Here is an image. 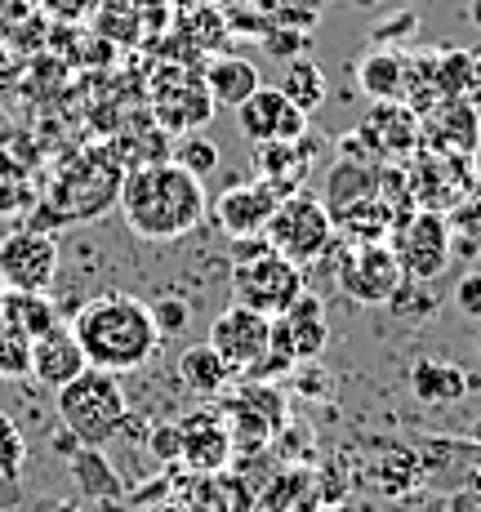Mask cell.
<instances>
[{
  "mask_svg": "<svg viewBox=\"0 0 481 512\" xmlns=\"http://www.w3.org/2000/svg\"><path fill=\"white\" fill-rule=\"evenodd\" d=\"M116 201H121V219L130 223V232L156 245L188 236L205 219V205H210L201 179H192L170 156H161V161H134L121 174Z\"/></svg>",
  "mask_w": 481,
  "mask_h": 512,
  "instance_id": "1",
  "label": "cell"
},
{
  "mask_svg": "<svg viewBox=\"0 0 481 512\" xmlns=\"http://www.w3.org/2000/svg\"><path fill=\"white\" fill-rule=\"evenodd\" d=\"M67 330L76 334L85 352V366L107 370V374H130L147 366L161 348V334L152 326V308L134 294H103V299H90Z\"/></svg>",
  "mask_w": 481,
  "mask_h": 512,
  "instance_id": "2",
  "label": "cell"
},
{
  "mask_svg": "<svg viewBox=\"0 0 481 512\" xmlns=\"http://www.w3.org/2000/svg\"><path fill=\"white\" fill-rule=\"evenodd\" d=\"M54 406H58V423L90 450L112 446L125 432V419H130L121 374H107L94 366H85L72 383H63L54 392Z\"/></svg>",
  "mask_w": 481,
  "mask_h": 512,
  "instance_id": "3",
  "label": "cell"
},
{
  "mask_svg": "<svg viewBox=\"0 0 481 512\" xmlns=\"http://www.w3.org/2000/svg\"><path fill=\"white\" fill-rule=\"evenodd\" d=\"M263 241H268L281 259L308 268V263L330 254V245H335V223H330L326 205H321L317 196L294 192L272 210L268 228H263Z\"/></svg>",
  "mask_w": 481,
  "mask_h": 512,
  "instance_id": "4",
  "label": "cell"
},
{
  "mask_svg": "<svg viewBox=\"0 0 481 512\" xmlns=\"http://www.w3.org/2000/svg\"><path fill=\"white\" fill-rule=\"evenodd\" d=\"M303 290H308L303 268L290 259H281L272 245L259 254H250V259L232 263V303L263 312V317H281Z\"/></svg>",
  "mask_w": 481,
  "mask_h": 512,
  "instance_id": "5",
  "label": "cell"
},
{
  "mask_svg": "<svg viewBox=\"0 0 481 512\" xmlns=\"http://www.w3.org/2000/svg\"><path fill=\"white\" fill-rule=\"evenodd\" d=\"M210 343L214 352L223 357L237 379H254L268 361V348H272V317L254 308H241V303H228L219 317L210 321Z\"/></svg>",
  "mask_w": 481,
  "mask_h": 512,
  "instance_id": "6",
  "label": "cell"
},
{
  "mask_svg": "<svg viewBox=\"0 0 481 512\" xmlns=\"http://www.w3.org/2000/svg\"><path fill=\"white\" fill-rule=\"evenodd\" d=\"M388 241H392V254H397L406 281L433 285L450 263V223L437 210H410L392 228Z\"/></svg>",
  "mask_w": 481,
  "mask_h": 512,
  "instance_id": "7",
  "label": "cell"
},
{
  "mask_svg": "<svg viewBox=\"0 0 481 512\" xmlns=\"http://www.w3.org/2000/svg\"><path fill=\"white\" fill-rule=\"evenodd\" d=\"M401 263L392 254L388 241H370V245H348L339 259V290L348 294L361 308H384V303L397 294Z\"/></svg>",
  "mask_w": 481,
  "mask_h": 512,
  "instance_id": "8",
  "label": "cell"
},
{
  "mask_svg": "<svg viewBox=\"0 0 481 512\" xmlns=\"http://www.w3.org/2000/svg\"><path fill=\"white\" fill-rule=\"evenodd\" d=\"M58 277V236L41 228H23L0 236V290L45 294Z\"/></svg>",
  "mask_w": 481,
  "mask_h": 512,
  "instance_id": "9",
  "label": "cell"
},
{
  "mask_svg": "<svg viewBox=\"0 0 481 512\" xmlns=\"http://www.w3.org/2000/svg\"><path fill=\"white\" fill-rule=\"evenodd\" d=\"M237 112V130L245 134L250 143H294L308 134V116L290 103L277 85H259L245 103L232 107Z\"/></svg>",
  "mask_w": 481,
  "mask_h": 512,
  "instance_id": "10",
  "label": "cell"
},
{
  "mask_svg": "<svg viewBox=\"0 0 481 512\" xmlns=\"http://www.w3.org/2000/svg\"><path fill=\"white\" fill-rule=\"evenodd\" d=\"M281 201H286V196H281L268 179H259V183H237L223 196H214V201L205 205V214H210L214 228H219L223 236L237 241V236H263L272 210H277Z\"/></svg>",
  "mask_w": 481,
  "mask_h": 512,
  "instance_id": "11",
  "label": "cell"
},
{
  "mask_svg": "<svg viewBox=\"0 0 481 512\" xmlns=\"http://www.w3.org/2000/svg\"><path fill=\"white\" fill-rule=\"evenodd\" d=\"M228 410H232L228 419L232 446H245V450L263 446L286 423V397H281L277 383H263V379H245Z\"/></svg>",
  "mask_w": 481,
  "mask_h": 512,
  "instance_id": "12",
  "label": "cell"
},
{
  "mask_svg": "<svg viewBox=\"0 0 481 512\" xmlns=\"http://www.w3.org/2000/svg\"><path fill=\"white\" fill-rule=\"evenodd\" d=\"M152 103H156V116H161L170 130H196V125H205L214 112L210 94H205V81L179 72V67H170V72H161L152 81Z\"/></svg>",
  "mask_w": 481,
  "mask_h": 512,
  "instance_id": "13",
  "label": "cell"
},
{
  "mask_svg": "<svg viewBox=\"0 0 481 512\" xmlns=\"http://www.w3.org/2000/svg\"><path fill=\"white\" fill-rule=\"evenodd\" d=\"M419 134H428L437 156H473L481 143V116L464 98H437V103L419 116Z\"/></svg>",
  "mask_w": 481,
  "mask_h": 512,
  "instance_id": "14",
  "label": "cell"
},
{
  "mask_svg": "<svg viewBox=\"0 0 481 512\" xmlns=\"http://www.w3.org/2000/svg\"><path fill=\"white\" fill-rule=\"evenodd\" d=\"M179 432H183V459L192 472H223L232 459V432H228V419L210 415V410H192V415L179 419Z\"/></svg>",
  "mask_w": 481,
  "mask_h": 512,
  "instance_id": "15",
  "label": "cell"
},
{
  "mask_svg": "<svg viewBox=\"0 0 481 512\" xmlns=\"http://www.w3.org/2000/svg\"><path fill=\"white\" fill-rule=\"evenodd\" d=\"M361 143L375 147L379 156H410L424 134H419V112H410L401 98H388V103H375V112L361 125Z\"/></svg>",
  "mask_w": 481,
  "mask_h": 512,
  "instance_id": "16",
  "label": "cell"
},
{
  "mask_svg": "<svg viewBox=\"0 0 481 512\" xmlns=\"http://www.w3.org/2000/svg\"><path fill=\"white\" fill-rule=\"evenodd\" d=\"M85 370V352L81 343H76V334L58 321L54 330H45L41 339H32V374L27 379H36L41 388L58 392L63 383H72L76 374Z\"/></svg>",
  "mask_w": 481,
  "mask_h": 512,
  "instance_id": "17",
  "label": "cell"
},
{
  "mask_svg": "<svg viewBox=\"0 0 481 512\" xmlns=\"http://www.w3.org/2000/svg\"><path fill=\"white\" fill-rule=\"evenodd\" d=\"M201 81H205V94H210L214 107H237L263 85L259 67H254L250 58H241V54H210L205 58Z\"/></svg>",
  "mask_w": 481,
  "mask_h": 512,
  "instance_id": "18",
  "label": "cell"
},
{
  "mask_svg": "<svg viewBox=\"0 0 481 512\" xmlns=\"http://www.w3.org/2000/svg\"><path fill=\"white\" fill-rule=\"evenodd\" d=\"M379 196V165L370 161H339L335 170L326 174V196H321V205H326L330 223L339 219V214H348L352 205H366Z\"/></svg>",
  "mask_w": 481,
  "mask_h": 512,
  "instance_id": "19",
  "label": "cell"
},
{
  "mask_svg": "<svg viewBox=\"0 0 481 512\" xmlns=\"http://www.w3.org/2000/svg\"><path fill=\"white\" fill-rule=\"evenodd\" d=\"M312 156H317V139H312V130L303 134V139L294 143H263L259 147V179H268L277 187L281 196H294L303 183V174H308Z\"/></svg>",
  "mask_w": 481,
  "mask_h": 512,
  "instance_id": "20",
  "label": "cell"
},
{
  "mask_svg": "<svg viewBox=\"0 0 481 512\" xmlns=\"http://www.w3.org/2000/svg\"><path fill=\"white\" fill-rule=\"evenodd\" d=\"M468 383L473 379L446 357H419L410 366V392L424 406H455V401L468 397Z\"/></svg>",
  "mask_w": 481,
  "mask_h": 512,
  "instance_id": "21",
  "label": "cell"
},
{
  "mask_svg": "<svg viewBox=\"0 0 481 512\" xmlns=\"http://www.w3.org/2000/svg\"><path fill=\"white\" fill-rule=\"evenodd\" d=\"M179 379L188 392H196V397H223L237 374L223 366V357L210 348V343H201V348H188L179 357Z\"/></svg>",
  "mask_w": 481,
  "mask_h": 512,
  "instance_id": "22",
  "label": "cell"
},
{
  "mask_svg": "<svg viewBox=\"0 0 481 512\" xmlns=\"http://www.w3.org/2000/svg\"><path fill=\"white\" fill-rule=\"evenodd\" d=\"M277 90L286 94L303 116H312L321 103H326L330 81H326V72H321L312 58H290V63H281V85Z\"/></svg>",
  "mask_w": 481,
  "mask_h": 512,
  "instance_id": "23",
  "label": "cell"
},
{
  "mask_svg": "<svg viewBox=\"0 0 481 512\" xmlns=\"http://www.w3.org/2000/svg\"><path fill=\"white\" fill-rule=\"evenodd\" d=\"M357 85H361V90H366L370 98H375V103L401 98V85H406V58L379 45L375 54H366V58L357 63Z\"/></svg>",
  "mask_w": 481,
  "mask_h": 512,
  "instance_id": "24",
  "label": "cell"
},
{
  "mask_svg": "<svg viewBox=\"0 0 481 512\" xmlns=\"http://www.w3.org/2000/svg\"><path fill=\"white\" fill-rule=\"evenodd\" d=\"M0 312L14 330H23L27 339H41L45 330L58 326V312L45 294H32V290H0Z\"/></svg>",
  "mask_w": 481,
  "mask_h": 512,
  "instance_id": "25",
  "label": "cell"
},
{
  "mask_svg": "<svg viewBox=\"0 0 481 512\" xmlns=\"http://www.w3.org/2000/svg\"><path fill=\"white\" fill-rule=\"evenodd\" d=\"M174 165H183V170L192 174V179H210L214 170H219V161H223V152H219V143L214 139H205V134H188V139H179L174 143V156H170Z\"/></svg>",
  "mask_w": 481,
  "mask_h": 512,
  "instance_id": "26",
  "label": "cell"
},
{
  "mask_svg": "<svg viewBox=\"0 0 481 512\" xmlns=\"http://www.w3.org/2000/svg\"><path fill=\"white\" fill-rule=\"evenodd\" d=\"M32 374V339L23 330H14L0 312V379H27Z\"/></svg>",
  "mask_w": 481,
  "mask_h": 512,
  "instance_id": "27",
  "label": "cell"
},
{
  "mask_svg": "<svg viewBox=\"0 0 481 512\" xmlns=\"http://www.w3.org/2000/svg\"><path fill=\"white\" fill-rule=\"evenodd\" d=\"M23 468H27V437H23V428H18V419L0 410V477L18 481Z\"/></svg>",
  "mask_w": 481,
  "mask_h": 512,
  "instance_id": "28",
  "label": "cell"
},
{
  "mask_svg": "<svg viewBox=\"0 0 481 512\" xmlns=\"http://www.w3.org/2000/svg\"><path fill=\"white\" fill-rule=\"evenodd\" d=\"M147 308H152V326H156L161 339H179V334H188V326H192V303L188 299L165 294V299L147 303Z\"/></svg>",
  "mask_w": 481,
  "mask_h": 512,
  "instance_id": "29",
  "label": "cell"
},
{
  "mask_svg": "<svg viewBox=\"0 0 481 512\" xmlns=\"http://www.w3.org/2000/svg\"><path fill=\"white\" fill-rule=\"evenodd\" d=\"M76 477H81V490H90V495H116V477H112V468L98 459V450H90V446H81L76 450Z\"/></svg>",
  "mask_w": 481,
  "mask_h": 512,
  "instance_id": "30",
  "label": "cell"
},
{
  "mask_svg": "<svg viewBox=\"0 0 481 512\" xmlns=\"http://www.w3.org/2000/svg\"><path fill=\"white\" fill-rule=\"evenodd\" d=\"M147 450H152L161 464H179V459H183V432H179V423H156V428L147 432Z\"/></svg>",
  "mask_w": 481,
  "mask_h": 512,
  "instance_id": "31",
  "label": "cell"
},
{
  "mask_svg": "<svg viewBox=\"0 0 481 512\" xmlns=\"http://www.w3.org/2000/svg\"><path fill=\"white\" fill-rule=\"evenodd\" d=\"M455 308L468 321H481V272H464L455 285Z\"/></svg>",
  "mask_w": 481,
  "mask_h": 512,
  "instance_id": "32",
  "label": "cell"
},
{
  "mask_svg": "<svg viewBox=\"0 0 481 512\" xmlns=\"http://www.w3.org/2000/svg\"><path fill=\"white\" fill-rule=\"evenodd\" d=\"M459 98H464V103L481 116V58L477 54L468 58V76H464V90H459Z\"/></svg>",
  "mask_w": 481,
  "mask_h": 512,
  "instance_id": "33",
  "label": "cell"
},
{
  "mask_svg": "<svg viewBox=\"0 0 481 512\" xmlns=\"http://www.w3.org/2000/svg\"><path fill=\"white\" fill-rule=\"evenodd\" d=\"M410 27H415V14H401V18H392V23H384V27H379V32H375V41H379V45H384V41H388V36H397V32H401V36H406V32H410Z\"/></svg>",
  "mask_w": 481,
  "mask_h": 512,
  "instance_id": "34",
  "label": "cell"
},
{
  "mask_svg": "<svg viewBox=\"0 0 481 512\" xmlns=\"http://www.w3.org/2000/svg\"><path fill=\"white\" fill-rule=\"evenodd\" d=\"M477 455L468 459V477H473V490H481V446H473Z\"/></svg>",
  "mask_w": 481,
  "mask_h": 512,
  "instance_id": "35",
  "label": "cell"
},
{
  "mask_svg": "<svg viewBox=\"0 0 481 512\" xmlns=\"http://www.w3.org/2000/svg\"><path fill=\"white\" fill-rule=\"evenodd\" d=\"M468 441H473V446H481V410L473 415V423H468Z\"/></svg>",
  "mask_w": 481,
  "mask_h": 512,
  "instance_id": "36",
  "label": "cell"
},
{
  "mask_svg": "<svg viewBox=\"0 0 481 512\" xmlns=\"http://www.w3.org/2000/svg\"><path fill=\"white\" fill-rule=\"evenodd\" d=\"M468 18H473V27L481 32V0H468Z\"/></svg>",
  "mask_w": 481,
  "mask_h": 512,
  "instance_id": "37",
  "label": "cell"
},
{
  "mask_svg": "<svg viewBox=\"0 0 481 512\" xmlns=\"http://www.w3.org/2000/svg\"><path fill=\"white\" fill-rule=\"evenodd\" d=\"M23 9V0H0V14H18Z\"/></svg>",
  "mask_w": 481,
  "mask_h": 512,
  "instance_id": "38",
  "label": "cell"
},
{
  "mask_svg": "<svg viewBox=\"0 0 481 512\" xmlns=\"http://www.w3.org/2000/svg\"><path fill=\"white\" fill-rule=\"evenodd\" d=\"M352 5H379V0H352Z\"/></svg>",
  "mask_w": 481,
  "mask_h": 512,
  "instance_id": "39",
  "label": "cell"
},
{
  "mask_svg": "<svg viewBox=\"0 0 481 512\" xmlns=\"http://www.w3.org/2000/svg\"><path fill=\"white\" fill-rule=\"evenodd\" d=\"M161 512H183V508H179V504H170V508H161Z\"/></svg>",
  "mask_w": 481,
  "mask_h": 512,
  "instance_id": "40",
  "label": "cell"
},
{
  "mask_svg": "<svg viewBox=\"0 0 481 512\" xmlns=\"http://www.w3.org/2000/svg\"><path fill=\"white\" fill-rule=\"evenodd\" d=\"M317 512H330V508H317ZM335 512H339V508H335Z\"/></svg>",
  "mask_w": 481,
  "mask_h": 512,
  "instance_id": "41",
  "label": "cell"
},
{
  "mask_svg": "<svg viewBox=\"0 0 481 512\" xmlns=\"http://www.w3.org/2000/svg\"><path fill=\"white\" fill-rule=\"evenodd\" d=\"M477 352H481V343H477Z\"/></svg>",
  "mask_w": 481,
  "mask_h": 512,
  "instance_id": "42",
  "label": "cell"
}]
</instances>
